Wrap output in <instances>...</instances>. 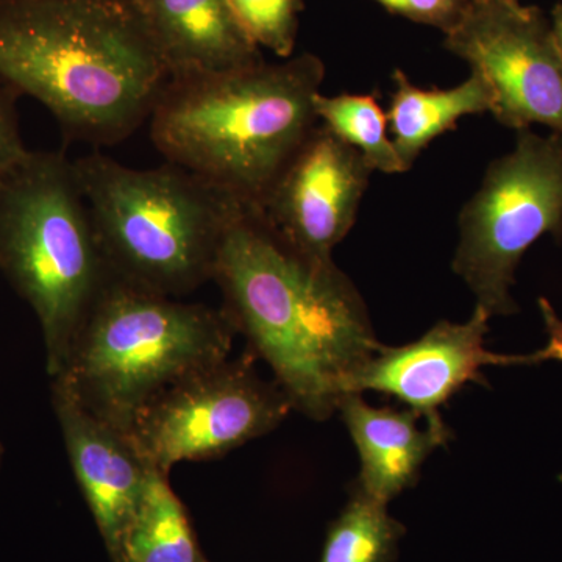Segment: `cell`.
<instances>
[{"label": "cell", "mask_w": 562, "mask_h": 562, "mask_svg": "<svg viewBox=\"0 0 562 562\" xmlns=\"http://www.w3.org/2000/svg\"><path fill=\"white\" fill-rule=\"evenodd\" d=\"M213 281L236 335L310 419L338 412L351 379L382 347L350 277L335 261L295 249L255 206L232 217Z\"/></svg>", "instance_id": "6da1fadb"}, {"label": "cell", "mask_w": 562, "mask_h": 562, "mask_svg": "<svg viewBox=\"0 0 562 562\" xmlns=\"http://www.w3.org/2000/svg\"><path fill=\"white\" fill-rule=\"evenodd\" d=\"M0 79L68 138L113 146L149 121L169 70L135 0H0Z\"/></svg>", "instance_id": "7a4b0ae2"}, {"label": "cell", "mask_w": 562, "mask_h": 562, "mask_svg": "<svg viewBox=\"0 0 562 562\" xmlns=\"http://www.w3.org/2000/svg\"><path fill=\"white\" fill-rule=\"evenodd\" d=\"M324 80V61L310 52L169 77L147 121L151 143L166 162L260 209L319 125L314 101Z\"/></svg>", "instance_id": "3957f363"}, {"label": "cell", "mask_w": 562, "mask_h": 562, "mask_svg": "<svg viewBox=\"0 0 562 562\" xmlns=\"http://www.w3.org/2000/svg\"><path fill=\"white\" fill-rule=\"evenodd\" d=\"M235 336L222 310L143 290L110 272L50 380L125 432L166 387L227 360Z\"/></svg>", "instance_id": "277c9868"}, {"label": "cell", "mask_w": 562, "mask_h": 562, "mask_svg": "<svg viewBox=\"0 0 562 562\" xmlns=\"http://www.w3.org/2000/svg\"><path fill=\"white\" fill-rule=\"evenodd\" d=\"M72 162L114 277L177 299L213 280L225 231L243 203L171 162L133 169L101 151Z\"/></svg>", "instance_id": "5b68a950"}, {"label": "cell", "mask_w": 562, "mask_h": 562, "mask_svg": "<svg viewBox=\"0 0 562 562\" xmlns=\"http://www.w3.org/2000/svg\"><path fill=\"white\" fill-rule=\"evenodd\" d=\"M0 271L38 317L54 379L110 277L65 155L29 151L0 180Z\"/></svg>", "instance_id": "8992f818"}, {"label": "cell", "mask_w": 562, "mask_h": 562, "mask_svg": "<svg viewBox=\"0 0 562 562\" xmlns=\"http://www.w3.org/2000/svg\"><path fill=\"white\" fill-rule=\"evenodd\" d=\"M516 133L514 149L491 162L458 217L453 272L491 317L519 310L512 290L532 244L562 239V135Z\"/></svg>", "instance_id": "52a82bcc"}, {"label": "cell", "mask_w": 562, "mask_h": 562, "mask_svg": "<svg viewBox=\"0 0 562 562\" xmlns=\"http://www.w3.org/2000/svg\"><path fill=\"white\" fill-rule=\"evenodd\" d=\"M254 360L250 353L209 366L140 408L125 435L143 461L169 475L179 462L224 457L276 430L294 409Z\"/></svg>", "instance_id": "ba28073f"}, {"label": "cell", "mask_w": 562, "mask_h": 562, "mask_svg": "<svg viewBox=\"0 0 562 562\" xmlns=\"http://www.w3.org/2000/svg\"><path fill=\"white\" fill-rule=\"evenodd\" d=\"M443 47L482 74L491 113L519 132L539 124L562 135V55L539 7L520 0H472L443 35Z\"/></svg>", "instance_id": "9c48e42d"}, {"label": "cell", "mask_w": 562, "mask_h": 562, "mask_svg": "<svg viewBox=\"0 0 562 562\" xmlns=\"http://www.w3.org/2000/svg\"><path fill=\"white\" fill-rule=\"evenodd\" d=\"M373 169L353 147L317 125L269 191L260 211L295 249L333 260L357 221Z\"/></svg>", "instance_id": "30bf717a"}, {"label": "cell", "mask_w": 562, "mask_h": 562, "mask_svg": "<svg viewBox=\"0 0 562 562\" xmlns=\"http://www.w3.org/2000/svg\"><path fill=\"white\" fill-rule=\"evenodd\" d=\"M491 316L475 306L465 322L441 321L416 341L380 347L349 384L350 392L390 395L441 424L439 409L468 383H484L487 366H531L532 355H498L486 349Z\"/></svg>", "instance_id": "8fae6325"}, {"label": "cell", "mask_w": 562, "mask_h": 562, "mask_svg": "<svg viewBox=\"0 0 562 562\" xmlns=\"http://www.w3.org/2000/svg\"><path fill=\"white\" fill-rule=\"evenodd\" d=\"M52 405L60 424L70 468L113 562L138 512L150 469L124 431L99 419L76 395L52 380Z\"/></svg>", "instance_id": "7c38bea8"}, {"label": "cell", "mask_w": 562, "mask_h": 562, "mask_svg": "<svg viewBox=\"0 0 562 562\" xmlns=\"http://www.w3.org/2000/svg\"><path fill=\"white\" fill-rule=\"evenodd\" d=\"M338 412L360 457L353 490L384 505L413 487L428 457L452 439L446 422L422 428L419 413L376 408L358 392L344 395Z\"/></svg>", "instance_id": "4fadbf2b"}, {"label": "cell", "mask_w": 562, "mask_h": 562, "mask_svg": "<svg viewBox=\"0 0 562 562\" xmlns=\"http://www.w3.org/2000/svg\"><path fill=\"white\" fill-rule=\"evenodd\" d=\"M169 77L216 72L265 60L227 0H135Z\"/></svg>", "instance_id": "5bb4252c"}, {"label": "cell", "mask_w": 562, "mask_h": 562, "mask_svg": "<svg viewBox=\"0 0 562 562\" xmlns=\"http://www.w3.org/2000/svg\"><path fill=\"white\" fill-rule=\"evenodd\" d=\"M392 81L387 122L395 149L408 169L432 140L454 131L461 117L491 113L494 109L491 87L476 70L447 90L420 88L402 69L394 70Z\"/></svg>", "instance_id": "9a60e30c"}, {"label": "cell", "mask_w": 562, "mask_h": 562, "mask_svg": "<svg viewBox=\"0 0 562 562\" xmlns=\"http://www.w3.org/2000/svg\"><path fill=\"white\" fill-rule=\"evenodd\" d=\"M206 561L169 475L151 471L138 512L125 535L121 562Z\"/></svg>", "instance_id": "2e32d148"}, {"label": "cell", "mask_w": 562, "mask_h": 562, "mask_svg": "<svg viewBox=\"0 0 562 562\" xmlns=\"http://www.w3.org/2000/svg\"><path fill=\"white\" fill-rule=\"evenodd\" d=\"M319 124L353 147L373 172L405 173L403 162L390 136L386 111L375 94H317L314 101Z\"/></svg>", "instance_id": "e0dca14e"}, {"label": "cell", "mask_w": 562, "mask_h": 562, "mask_svg": "<svg viewBox=\"0 0 562 562\" xmlns=\"http://www.w3.org/2000/svg\"><path fill=\"white\" fill-rule=\"evenodd\" d=\"M403 532L387 505L351 490L346 508L328 528L319 562H392Z\"/></svg>", "instance_id": "ac0fdd59"}, {"label": "cell", "mask_w": 562, "mask_h": 562, "mask_svg": "<svg viewBox=\"0 0 562 562\" xmlns=\"http://www.w3.org/2000/svg\"><path fill=\"white\" fill-rule=\"evenodd\" d=\"M244 33L258 49L291 58L297 43L303 0H227Z\"/></svg>", "instance_id": "d6986e66"}, {"label": "cell", "mask_w": 562, "mask_h": 562, "mask_svg": "<svg viewBox=\"0 0 562 562\" xmlns=\"http://www.w3.org/2000/svg\"><path fill=\"white\" fill-rule=\"evenodd\" d=\"M384 10L416 22L439 29L446 35L461 21L472 0H373Z\"/></svg>", "instance_id": "ffe728a7"}, {"label": "cell", "mask_w": 562, "mask_h": 562, "mask_svg": "<svg viewBox=\"0 0 562 562\" xmlns=\"http://www.w3.org/2000/svg\"><path fill=\"white\" fill-rule=\"evenodd\" d=\"M20 92L0 79V180L13 171L25 157L27 147L21 138L16 98Z\"/></svg>", "instance_id": "44dd1931"}, {"label": "cell", "mask_w": 562, "mask_h": 562, "mask_svg": "<svg viewBox=\"0 0 562 562\" xmlns=\"http://www.w3.org/2000/svg\"><path fill=\"white\" fill-rule=\"evenodd\" d=\"M539 310H541L549 339H547V346L543 349L531 353L532 361H535V364H541L546 361L562 362V319L554 312L552 303L547 301L546 297L539 299Z\"/></svg>", "instance_id": "7402d4cb"}, {"label": "cell", "mask_w": 562, "mask_h": 562, "mask_svg": "<svg viewBox=\"0 0 562 562\" xmlns=\"http://www.w3.org/2000/svg\"><path fill=\"white\" fill-rule=\"evenodd\" d=\"M550 25H552L554 41H557L558 49H560L562 55V3H557L553 7Z\"/></svg>", "instance_id": "603a6c76"}, {"label": "cell", "mask_w": 562, "mask_h": 562, "mask_svg": "<svg viewBox=\"0 0 562 562\" xmlns=\"http://www.w3.org/2000/svg\"><path fill=\"white\" fill-rule=\"evenodd\" d=\"M3 453H5V450H3V446L0 443V468H2Z\"/></svg>", "instance_id": "cb8c5ba5"}, {"label": "cell", "mask_w": 562, "mask_h": 562, "mask_svg": "<svg viewBox=\"0 0 562 562\" xmlns=\"http://www.w3.org/2000/svg\"><path fill=\"white\" fill-rule=\"evenodd\" d=\"M206 562H209V561H206Z\"/></svg>", "instance_id": "d4e9b609"}]
</instances>
